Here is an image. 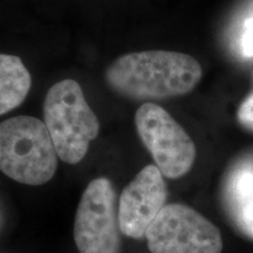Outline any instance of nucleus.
I'll return each mask as SVG.
<instances>
[{
  "label": "nucleus",
  "mask_w": 253,
  "mask_h": 253,
  "mask_svg": "<svg viewBox=\"0 0 253 253\" xmlns=\"http://www.w3.org/2000/svg\"><path fill=\"white\" fill-rule=\"evenodd\" d=\"M203 77L194 56L171 50H143L121 55L104 72L107 86L132 101H158L189 94Z\"/></svg>",
  "instance_id": "1"
},
{
  "label": "nucleus",
  "mask_w": 253,
  "mask_h": 253,
  "mask_svg": "<svg viewBox=\"0 0 253 253\" xmlns=\"http://www.w3.org/2000/svg\"><path fill=\"white\" fill-rule=\"evenodd\" d=\"M56 168L58 154L45 123L25 115L0 122V171L21 184L42 185Z\"/></svg>",
  "instance_id": "2"
},
{
  "label": "nucleus",
  "mask_w": 253,
  "mask_h": 253,
  "mask_svg": "<svg viewBox=\"0 0 253 253\" xmlns=\"http://www.w3.org/2000/svg\"><path fill=\"white\" fill-rule=\"evenodd\" d=\"M43 123L60 160L77 164L97 137L100 121L77 81L62 80L50 87L43 102Z\"/></svg>",
  "instance_id": "3"
},
{
  "label": "nucleus",
  "mask_w": 253,
  "mask_h": 253,
  "mask_svg": "<svg viewBox=\"0 0 253 253\" xmlns=\"http://www.w3.org/2000/svg\"><path fill=\"white\" fill-rule=\"evenodd\" d=\"M135 126L166 178H179L190 171L196 160L195 142L163 107L143 103L135 114Z\"/></svg>",
  "instance_id": "4"
},
{
  "label": "nucleus",
  "mask_w": 253,
  "mask_h": 253,
  "mask_svg": "<svg viewBox=\"0 0 253 253\" xmlns=\"http://www.w3.org/2000/svg\"><path fill=\"white\" fill-rule=\"evenodd\" d=\"M151 253H221L218 227L192 208L166 204L145 232Z\"/></svg>",
  "instance_id": "5"
},
{
  "label": "nucleus",
  "mask_w": 253,
  "mask_h": 253,
  "mask_svg": "<svg viewBox=\"0 0 253 253\" xmlns=\"http://www.w3.org/2000/svg\"><path fill=\"white\" fill-rule=\"evenodd\" d=\"M121 230L116 191L106 177L87 185L74 220V240L80 253H120Z\"/></svg>",
  "instance_id": "6"
},
{
  "label": "nucleus",
  "mask_w": 253,
  "mask_h": 253,
  "mask_svg": "<svg viewBox=\"0 0 253 253\" xmlns=\"http://www.w3.org/2000/svg\"><path fill=\"white\" fill-rule=\"evenodd\" d=\"M168 197L164 176L156 166L144 167L123 189L119 201L121 233L134 239L145 237L148 227L166 207Z\"/></svg>",
  "instance_id": "7"
},
{
  "label": "nucleus",
  "mask_w": 253,
  "mask_h": 253,
  "mask_svg": "<svg viewBox=\"0 0 253 253\" xmlns=\"http://www.w3.org/2000/svg\"><path fill=\"white\" fill-rule=\"evenodd\" d=\"M224 201L239 229L253 238V156L238 161L227 173Z\"/></svg>",
  "instance_id": "8"
},
{
  "label": "nucleus",
  "mask_w": 253,
  "mask_h": 253,
  "mask_svg": "<svg viewBox=\"0 0 253 253\" xmlns=\"http://www.w3.org/2000/svg\"><path fill=\"white\" fill-rule=\"evenodd\" d=\"M32 79L20 58L0 54V115L18 108L27 97Z\"/></svg>",
  "instance_id": "9"
},
{
  "label": "nucleus",
  "mask_w": 253,
  "mask_h": 253,
  "mask_svg": "<svg viewBox=\"0 0 253 253\" xmlns=\"http://www.w3.org/2000/svg\"><path fill=\"white\" fill-rule=\"evenodd\" d=\"M237 119L245 129L253 131V90L240 103Z\"/></svg>",
  "instance_id": "10"
},
{
  "label": "nucleus",
  "mask_w": 253,
  "mask_h": 253,
  "mask_svg": "<svg viewBox=\"0 0 253 253\" xmlns=\"http://www.w3.org/2000/svg\"><path fill=\"white\" fill-rule=\"evenodd\" d=\"M243 53L249 58H253V15L245 21L242 37Z\"/></svg>",
  "instance_id": "11"
},
{
  "label": "nucleus",
  "mask_w": 253,
  "mask_h": 253,
  "mask_svg": "<svg viewBox=\"0 0 253 253\" xmlns=\"http://www.w3.org/2000/svg\"><path fill=\"white\" fill-rule=\"evenodd\" d=\"M252 80H253V75H252Z\"/></svg>",
  "instance_id": "12"
}]
</instances>
